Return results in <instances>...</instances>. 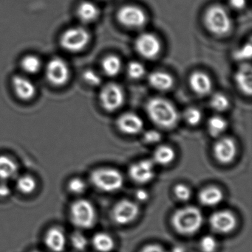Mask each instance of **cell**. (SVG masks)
Returning <instances> with one entry per match:
<instances>
[{"mask_svg": "<svg viewBox=\"0 0 252 252\" xmlns=\"http://www.w3.org/2000/svg\"><path fill=\"white\" fill-rule=\"evenodd\" d=\"M146 111L150 121L162 128H173L179 122L177 109L167 99L162 97L150 99L146 103Z\"/></svg>", "mask_w": 252, "mask_h": 252, "instance_id": "1", "label": "cell"}, {"mask_svg": "<svg viewBox=\"0 0 252 252\" xmlns=\"http://www.w3.org/2000/svg\"><path fill=\"white\" fill-rule=\"evenodd\" d=\"M203 223V213L193 206L176 210L172 217V224L175 230L183 235H190L198 232L202 227Z\"/></svg>", "mask_w": 252, "mask_h": 252, "instance_id": "2", "label": "cell"}, {"mask_svg": "<svg viewBox=\"0 0 252 252\" xmlns=\"http://www.w3.org/2000/svg\"><path fill=\"white\" fill-rule=\"evenodd\" d=\"M204 23L208 31L219 36L227 35L232 28V19L229 12L223 6L216 4L207 9Z\"/></svg>", "mask_w": 252, "mask_h": 252, "instance_id": "3", "label": "cell"}, {"mask_svg": "<svg viewBox=\"0 0 252 252\" xmlns=\"http://www.w3.org/2000/svg\"><path fill=\"white\" fill-rule=\"evenodd\" d=\"M90 32L81 26L67 28L61 33L59 38L61 48L70 53H78L83 51L90 44Z\"/></svg>", "mask_w": 252, "mask_h": 252, "instance_id": "4", "label": "cell"}, {"mask_svg": "<svg viewBox=\"0 0 252 252\" xmlns=\"http://www.w3.org/2000/svg\"><path fill=\"white\" fill-rule=\"evenodd\" d=\"M90 181L92 185L103 192H115L124 185L122 174L114 168L101 167L91 172Z\"/></svg>", "mask_w": 252, "mask_h": 252, "instance_id": "5", "label": "cell"}, {"mask_svg": "<svg viewBox=\"0 0 252 252\" xmlns=\"http://www.w3.org/2000/svg\"><path fill=\"white\" fill-rule=\"evenodd\" d=\"M70 217L72 224L79 229L93 227L96 220V212L93 204L86 199L74 201L70 209Z\"/></svg>", "mask_w": 252, "mask_h": 252, "instance_id": "6", "label": "cell"}, {"mask_svg": "<svg viewBox=\"0 0 252 252\" xmlns=\"http://www.w3.org/2000/svg\"><path fill=\"white\" fill-rule=\"evenodd\" d=\"M44 69L46 80L53 87H65L71 80V67L62 58H52L46 63Z\"/></svg>", "mask_w": 252, "mask_h": 252, "instance_id": "7", "label": "cell"}, {"mask_svg": "<svg viewBox=\"0 0 252 252\" xmlns=\"http://www.w3.org/2000/svg\"><path fill=\"white\" fill-rule=\"evenodd\" d=\"M124 94L122 88L113 83L105 85L99 93V102L107 112L118 110L124 103Z\"/></svg>", "mask_w": 252, "mask_h": 252, "instance_id": "8", "label": "cell"}, {"mask_svg": "<svg viewBox=\"0 0 252 252\" xmlns=\"http://www.w3.org/2000/svg\"><path fill=\"white\" fill-rule=\"evenodd\" d=\"M118 22L132 29H138L144 26L146 22V15L143 10L136 5H125L121 7L117 13Z\"/></svg>", "mask_w": 252, "mask_h": 252, "instance_id": "9", "label": "cell"}, {"mask_svg": "<svg viewBox=\"0 0 252 252\" xmlns=\"http://www.w3.org/2000/svg\"><path fill=\"white\" fill-rule=\"evenodd\" d=\"M10 85L16 98L22 101H31L36 95V86L28 75H13L10 80Z\"/></svg>", "mask_w": 252, "mask_h": 252, "instance_id": "10", "label": "cell"}, {"mask_svg": "<svg viewBox=\"0 0 252 252\" xmlns=\"http://www.w3.org/2000/svg\"><path fill=\"white\" fill-rule=\"evenodd\" d=\"M139 215V207L130 200L118 201L112 210V219L118 225H127L133 222Z\"/></svg>", "mask_w": 252, "mask_h": 252, "instance_id": "11", "label": "cell"}, {"mask_svg": "<svg viewBox=\"0 0 252 252\" xmlns=\"http://www.w3.org/2000/svg\"><path fill=\"white\" fill-rule=\"evenodd\" d=\"M135 46L139 55L145 59H155L161 53V41L156 35L150 32L139 35L136 38Z\"/></svg>", "mask_w": 252, "mask_h": 252, "instance_id": "12", "label": "cell"}, {"mask_svg": "<svg viewBox=\"0 0 252 252\" xmlns=\"http://www.w3.org/2000/svg\"><path fill=\"white\" fill-rule=\"evenodd\" d=\"M129 175L136 183L140 185L149 183L155 177V163L152 159L136 161L129 168Z\"/></svg>", "mask_w": 252, "mask_h": 252, "instance_id": "13", "label": "cell"}, {"mask_svg": "<svg viewBox=\"0 0 252 252\" xmlns=\"http://www.w3.org/2000/svg\"><path fill=\"white\" fill-rule=\"evenodd\" d=\"M237 151L236 142L230 137L220 138L213 147L215 158L223 164H229L235 159Z\"/></svg>", "mask_w": 252, "mask_h": 252, "instance_id": "14", "label": "cell"}, {"mask_svg": "<svg viewBox=\"0 0 252 252\" xmlns=\"http://www.w3.org/2000/svg\"><path fill=\"white\" fill-rule=\"evenodd\" d=\"M210 223L213 229L220 234H228L237 226V219L232 212L220 210L212 215Z\"/></svg>", "mask_w": 252, "mask_h": 252, "instance_id": "15", "label": "cell"}, {"mask_svg": "<svg viewBox=\"0 0 252 252\" xmlns=\"http://www.w3.org/2000/svg\"><path fill=\"white\" fill-rule=\"evenodd\" d=\"M116 126L122 133L127 135H136L143 130V120L133 112H127L120 115L117 119Z\"/></svg>", "mask_w": 252, "mask_h": 252, "instance_id": "16", "label": "cell"}, {"mask_svg": "<svg viewBox=\"0 0 252 252\" xmlns=\"http://www.w3.org/2000/svg\"><path fill=\"white\" fill-rule=\"evenodd\" d=\"M44 244L53 252H63L68 244V238L63 229L59 227L49 229L44 235Z\"/></svg>", "mask_w": 252, "mask_h": 252, "instance_id": "17", "label": "cell"}, {"mask_svg": "<svg viewBox=\"0 0 252 252\" xmlns=\"http://www.w3.org/2000/svg\"><path fill=\"white\" fill-rule=\"evenodd\" d=\"M189 85L195 94L205 96L211 93L213 82L210 77L205 72L196 71L189 77Z\"/></svg>", "mask_w": 252, "mask_h": 252, "instance_id": "18", "label": "cell"}, {"mask_svg": "<svg viewBox=\"0 0 252 252\" xmlns=\"http://www.w3.org/2000/svg\"><path fill=\"white\" fill-rule=\"evenodd\" d=\"M237 87L244 94L250 96L252 93V69L250 63H242L235 75Z\"/></svg>", "mask_w": 252, "mask_h": 252, "instance_id": "19", "label": "cell"}, {"mask_svg": "<svg viewBox=\"0 0 252 252\" xmlns=\"http://www.w3.org/2000/svg\"><path fill=\"white\" fill-rule=\"evenodd\" d=\"M100 10L96 3L89 0L81 1L76 7L78 19L84 24L92 23L99 18Z\"/></svg>", "mask_w": 252, "mask_h": 252, "instance_id": "20", "label": "cell"}, {"mask_svg": "<svg viewBox=\"0 0 252 252\" xmlns=\"http://www.w3.org/2000/svg\"><path fill=\"white\" fill-rule=\"evenodd\" d=\"M19 173V164L13 157L0 154V181L7 182L15 179Z\"/></svg>", "mask_w": 252, "mask_h": 252, "instance_id": "21", "label": "cell"}, {"mask_svg": "<svg viewBox=\"0 0 252 252\" xmlns=\"http://www.w3.org/2000/svg\"><path fill=\"white\" fill-rule=\"evenodd\" d=\"M149 85L158 91H168L174 86L173 77L164 71H154L148 76Z\"/></svg>", "mask_w": 252, "mask_h": 252, "instance_id": "22", "label": "cell"}, {"mask_svg": "<svg viewBox=\"0 0 252 252\" xmlns=\"http://www.w3.org/2000/svg\"><path fill=\"white\" fill-rule=\"evenodd\" d=\"M198 199L205 207H216L223 201V193L221 189L217 187H207L200 192Z\"/></svg>", "mask_w": 252, "mask_h": 252, "instance_id": "23", "label": "cell"}, {"mask_svg": "<svg viewBox=\"0 0 252 252\" xmlns=\"http://www.w3.org/2000/svg\"><path fill=\"white\" fill-rule=\"evenodd\" d=\"M19 66L24 75H34L41 70L43 63L41 59L36 55L27 54L21 59Z\"/></svg>", "mask_w": 252, "mask_h": 252, "instance_id": "24", "label": "cell"}, {"mask_svg": "<svg viewBox=\"0 0 252 252\" xmlns=\"http://www.w3.org/2000/svg\"><path fill=\"white\" fill-rule=\"evenodd\" d=\"M176 157V151L172 147L161 145L154 151L152 161L160 165H169L174 161Z\"/></svg>", "mask_w": 252, "mask_h": 252, "instance_id": "25", "label": "cell"}, {"mask_svg": "<svg viewBox=\"0 0 252 252\" xmlns=\"http://www.w3.org/2000/svg\"><path fill=\"white\" fill-rule=\"evenodd\" d=\"M15 179L16 189L24 195L34 193L38 186L36 179L31 174L18 175Z\"/></svg>", "mask_w": 252, "mask_h": 252, "instance_id": "26", "label": "cell"}, {"mask_svg": "<svg viewBox=\"0 0 252 252\" xmlns=\"http://www.w3.org/2000/svg\"><path fill=\"white\" fill-rule=\"evenodd\" d=\"M95 250L99 252H111L115 248L113 238L105 232H98L92 239Z\"/></svg>", "mask_w": 252, "mask_h": 252, "instance_id": "27", "label": "cell"}, {"mask_svg": "<svg viewBox=\"0 0 252 252\" xmlns=\"http://www.w3.org/2000/svg\"><path fill=\"white\" fill-rule=\"evenodd\" d=\"M122 67L121 59L118 56L111 55L102 60V68L108 76L114 77L120 73Z\"/></svg>", "mask_w": 252, "mask_h": 252, "instance_id": "28", "label": "cell"}, {"mask_svg": "<svg viewBox=\"0 0 252 252\" xmlns=\"http://www.w3.org/2000/svg\"><path fill=\"white\" fill-rule=\"evenodd\" d=\"M228 127L227 121L220 116H213L207 124L208 132L213 137H220Z\"/></svg>", "mask_w": 252, "mask_h": 252, "instance_id": "29", "label": "cell"}, {"mask_svg": "<svg viewBox=\"0 0 252 252\" xmlns=\"http://www.w3.org/2000/svg\"><path fill=\"white\" fill-rule=\"evenodd\" d=\"M212 109L216 112H223L227 110L229 107V100L224 94L216 93L212 96L210 101Z\"/></svg>", "mask_w": 252, "mask_h": 252, "instance_id": "30", "label": "cell"}, {"mask_svg": "<svg viewBox=\"0 0 252 252\" xmlns=\"http://www.w3.org/2000/svg\"><path fill=\"white\" fill-rule=\"evenodd\" d=\"M68 191L73 195H81L87 190V183L82 178L75 176L68 182Z\"/></svg>", "mask_w": 252, "mask_h": 252, "instance_id": "31", "label": "cell"}, {"mask_svg": "<svg viewBox=\"0 0 252 252\" xmlns=\"http://www.w3.org/2000/svg\"><path fill=\"white\" fill-rule=\"evenodd\" d=\"M183 118L189 126H196L202 121V112L195 107L188 108L183 113Z\"/></svg>", "mask_w": 252, "mask_h": 252, "instance_id": "32", "label": "cell"}, {"mask_svg": "<svg viewBox=\"0 0 252 252\" xmlns=\"http://www.w3.org/2000/svg\"><path fill=\"white\" fill-rule=\"evenodd\" d=\"M127 72L131 79L139 80L145 75L146 69L140 62H131L127 65Z\"/></svg>", "mask_w": 252, "mask_h": 252, "instance_id": "33", "label": "cell"}, {"mask_svg": "<svg viewBox=\"0 0 252 252\" xmlns=\"http://www.w3.org/2000/svg\"><path fill=\"white\" fill-rule=\"evenodd\" d=\"M70 241L72 247L78 252L84 251L88 246V240L87 237L81 232H73L71 235Z\"/></svg>", "mask_w": 252, "mask_h": 252, "instance_id": "34", "label": "cell"}, {"mask_svg": "<svg viewBox=\"0 0 252 252\" xmlns=\"http://www.w3.org/2000/svg\"><path fill=\"white\" fill-rule=\"evenodd\" d=\"M83 81L90 87H99L102 84V77L94 69H87L83 72Z\"/></svg>", "mask_w": 252, "mask_h": 252, "instance_id": "35", "label": "cell"}, {"mask_svg": "<svg viewBox=\"0 0 252 252\" xmlns=\"http://www.w3.org/2000/svg\"><path fill=\"white\" fill-rule=\"evenodd\" d=\"M252 47L251 43H247L237 49L233 53V58L237 62L244 63L245 61L250 60L252 58Z\"/></svg>", "mask_w": 252, "mask_h": 252, "instance_id": "36", "label": "cell"}, {"mask_svg": "<svg viewBox=\"0 0 252 252\" xmlns=\"http://www.w3.org/2000/svg\"><path fill=\"white\" fill-rule=\"evenodd\" d=\"M199 245L203 252H216L218 244L215 237L208 235L201 238Z\"/></svg>", "mask_w": 252, "mask_h": 252, "instance_id": "37", "label": "cell"}, {"mask_svg": "<svg viewBox=\"0 0 252 252\" xmlns=\"http://www.w3.org/2000/svg\"><path fill=\"white\" fill-rule=\"evenodd\" d=\"M175 195L178 199L181 201H186L190 199L192 196V191L189 187L184 184H178L173 189Z\"/></svg>", "mask_w": 252, "mask_h": 252, "instance_id": "38", "label": "cell"}, {"mask_svg": "<svg viewBox=\"0 0 252 252\" xmlns=\"http://www.w3.org/2000/svg\"><path fill=\"white\" fill-rule=\"evenodd\" d=\"M161 138H162V136H161V133L157 130H153V129L146 130L143 135L144 141L145 143L147 144L158 143L161 140Z\"/></svg>", "mask_w": 252, "mask_h": 252, "instance_id": "39", "label": "cell"}, {"mask_svg": "<svg viewBox=\"0 0 252 252\" xmlns=\"http://www.w3.org/2000/svg\"><path fill=\"white\" fill-rule=\"evenodd\" d=\"M135 197L139 202H146L149 198V192L144 189H139L135 192Z\"/></svg>", "mask_w": 252, "mask_h": 252, "instance_id": "40", "label": "cell"}, {"mask_svg": "<svg viewBox=\"0 0 252 252\" xmlns=\"http://www.w3.org/2000/svg\"><path fill=\"white\" fill-rule=\"evenodd\" d=\"M11 193V189L7 182L0 181V198H7Z\"/></svg>", "mask_w": 252, "mask_h": 252, "instance_id": "41", "label": "cell"}, {"mask_svg": "<svg viewBox=\"0 0 252 252\" xmlns=\"http://www.w3.org/2000/svg\"><path fill=\"white\" fill-rule=\"evenodd\" d=\"M140 252H167L165 249L158 244H149L145 246Z\"/></svg>", "mask_w": 252, "mask_h": 252, "instance_id": "42", "label": "cell"}, {"mask_svg": "<svg viewBox=\"0 0 252 252\" xmlns=\"http://www.w3.org/2000/svg\"><path fill=\"white\" fill-rule=\"evenodd\" d=\"M246 0H229V4L232 8L241 10L246 5Z\"/></svg>", "mask_w": 252, "mask_h": 252, "instance_id": "43", "label": "cell"}, {"mask_svg": "<svg viewBox=\"0 0 252 252\" xmlns=\"http://www.w3.org/2000/svg\"><path fill=\"white\" fill-rule=\"evenodd\" d=\"M171 252H185L184 249L181 247H176L173 249Z\"/></svg>", "mask_w": 252, "mask_h": 252, "instance_id": "44", "label": "cell"}, {"mask_svg": "<svg viewBox=\"0 0 252 252\" xmlns=\"http://www.w3.org/2000/svg\"><path fill=\"white\" fill-rule=\"evenodd\" d=\"M38 252V251H34V252Z\"/></svg>", "mask_w": 252, "mask_h": 252, "instance_id": "45", "label": "cell"}]
</instances>
